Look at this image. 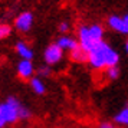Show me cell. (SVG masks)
Returning <instances> with one entry per match:
<instances>
[{"mask_svg":"<svg viewBox=\"0 0 128 128\" xmlns=\"http://www.w3.org/2000/svg\"><path fill=\"white\" fill-rule=\"evenodd\" d=\"M118 62H120V53L105 40L98 43L92 50L88 52V65L95 70L118 66Z\"/></svg>","mask_w":128,"mask_h":128,"instance_id":"cell-1","label":"cell"},{"mask_svg":"<svg viewBox=\"0 0 128 128\" xmlns=\"http://www.w3.org/2000/svg\"><path fill=\"white\" fill-rule=\"evenodd\" d=\"M105 30L104 26L99 23H91V24H81L76 32V38L79 42V46L85 49L86 52L92 50L98 43L104 40Z\"/></svg>","mask_w":128,"mask_h":128,"instance_id":"cell-2","label":"cell"},{"mask_svg":"<svg viewBox=\"0 0 128 128\" xmlns=\"http://www.w3.org/2000/svg\"><path fill=\"white\" fill-rule=\"evenodd\" d=\"M20 106L22 102L13 95H9L0 104V128H4L6 125L14 124L20 120Z\"/></svg>","mask_w":128,"mask_h":128,"instance_id":"cell-3","label":"cell"},{"mask_svg":"<svg viewBox=\"0 0 128 128\" xmlns=\"http://www.w3.org/2000/svg\"><path fill=\"white\" fill-rule=\"evenodd\" d=\"M62 59H64V49L59 46L56 42L50 43V45H48L45 48V50H43V60H45V64L53 66V65H58Z\"/></svg>","mask_w":128,"mask_h":128,"instance_id":"cell-4","label":"cell"},{"mask_svg":"<svg viewBox=\"0 0 128 128\" xmlns=\"http://www.w3.org/2000/svg\"><path fill=\"white\" fill-rule=\"evenodd\" d=\"M33 20L35 19H33V13L32 12H29V10L20 12L13 20V28L20 33H28L33 26Z\"/></svg>","mask_w":128,"mask_h":128,"instance_id":"cell-5","label":"cell"},{"mask_svg":"<svg viewBox=\"0 0 128 128\" xmlns=\"http://www.w3.org/2000/svg\"><path fill=\"white\" fill-rule=\"evenodd\" d=\"M35 65L32 60H19L16 65V74L20 79L24 81H30L33 76H35Z\"/></svg>","mask_w":128,"mask_h":128,"instance_id":"cell-6","label":"cell"},{"mask_svg":"<svg viewBox=\"0 0 128 128\" xmlns=\"http://www.w3.org/2000/svg\"><path fill=\"white\" fill-rule=\"evenodd\" d=\"M106 24L108 28L112 29L116 33H121V35L128 36V23L124 20L122 16H118V14H111L110 18L106 19Z\"/></svg>","mask_w":128,"mask_h":128,"instance_id":"cell-7","label":"cell"},{"mask_svg":"<svg viewBox=\"0 0 128 128\" xmlns=\"http://www.w3.org/2000/svg\"><path fill=\"white\" fill-rule=\"evenodd\" d=\"M14 52L18 53V56L22 60H32L35 53H33V49L23 40H18L14 43Z\"/></svg>","mask_w":128,"mask_h":128,"instance_id":"cell-8","label":"cell"},{"mask_svg":"<svg viewBox=\"0 0 128 128\" xmlns=\"http://www.w3.org/2000/svg\"><path fill=\"white\" fill-rule=\"evenodd\" d=\"M56 43H58L62 49H64V52H65V50L72 52L74 49H76V48L79 46V42H78V39H76V38H74V36H69V35H60L58 38Z\"/></svg>","mask_w":128,"mask_h":128,"instance_id":"cell-9","label":"cell"},{"mask_svg":"<svg viewBox=\"0 0 128 128\" xmlns=\"http://www.w3.org/2000/svg\"><path fill=\"white\" fill-rule=\"evenodd\" d=\"M69 59L75 64H85V62L88 64V52L81 46H78L72 52H69Z\"/></svg>","mask_w":128,"mask_h":128,"instance_id":"cell-10","label":"cell"},{"mask_svg":"<svg viewBox=\"0 0 128 128\" xmlns=\"http://www.w3.org/2000/svg\"><path fill=\"white\" fill-rule=\"evenodd\" d=\"M29 85L36 95H45L46 94V85H45V82L40 76H33L29 81Z\"/></svg>","mask_w":128,"mask_h":128,"instance_id":"cell-11","label":"cell"},{"mask_svg":"<svg viewBox=\"0 0 128 128\" xmlns=\"http://www.w3.org/2000/svg\"><path fill=\"white\" fill-rule=\"evenodd\" d=\"M114 124L118 127L128 128V105L122 106L121 110L114 115Z\"/></svg>","mask_w":128,"mask_h":128,"instance_id":"cell-12","label":"cell"},{"mask_svg":"<svg viewBox=\"0 0 128 128\" xmlns=\"http://www.w3.org/2000/svg\"><path fill=\"white\" fill-rule=\"evenodd\" d=\"M120 75H121L120 66H111V68H106V69H105V76H106L110 81H115V79H118Z\"/></svg>","mask_w":128,"mask_h":128,"instance_id":"cell-13","label":"cell"},{"mask_svg":"<svg viewBox=\"0 0 128 128\" xmlns=\"http://www.w3.org/2000/svg\"><path fill=\"white\" fill-rule=\"evenodd\" d=\"M13 32V26L9 23H2L0 24V39H7L9 36L12 35Z\"/></svg>","mask_w":128,"mask_h":128,"instance_id":"cell-14","label":"cell"},{"mask_svg":"<svg viewBox=\"0 0 128 128\" xmlns=\"http://www.w3.org/2000/svg\"><path fill=\"white\" fill-rule=\"evenodd\" d=\"M52 75V66L48 64H43L38 68V76L40 78H48V76Z\"/></svg>","mask_w":128,"mask_h":128,"instance_id":"cell-15","label":"cell"},{"mask_svg":"<svg viewBox=\"0 0 128 128\" xmlns=\"http://www.w3.org/2000/svg\"><path fill=\"white\" fill-rule=\"evenodd\" d=\"M69 29H70V24H69V22H66V20H62V22L58 24V30L62 35H68Z\"/></svg>","mask_w":128,"mask_h":128,"instance_id":"cell-16","label":"cell"},{"mask_svg":"<svg viewBox=\"0 0 128 128\" xmlns=\"http://www.w3.org/2000/svg\"><path fill=\"white\" fill-rule=\"evenodd\" d=\"M98 128H120L118 125H115V124H112V122H108V121H104L101 122L98 125Z\"/></svg>","mask_w":128,"mask_h":128,"instance_id":"cell-17","label":"cell"},{"mask_svg":"<svg viewBox=\"0 0 128 128\" xmlns=\"http://www.w3.org/2000/svg\"><path fill=\"white\" fill-rule=\"evenodd\" d=\"M124 50H125V53L128 55V39L125 40V43H124Z\"/></svg>","mask_w":128,"mask_h":128,"instance_id":"cell-18","label":"cell"},{"mask_svg":"<svg viewBox=\"0 0 128 128\" xmlns=\"http://www.w3.org/2000/svg\"><path fill=\"white\" fill-rule=\"evenodd\" d=\"M122 18H124V20H125V22L128 23V12L125 13V14H122Z\"/></svg>","mask_w":128,"mask_h":128,"instance_id":"cell-19","label":"cell"}]
</instances>
